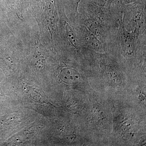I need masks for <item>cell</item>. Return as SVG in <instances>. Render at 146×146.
<instances>
[{
	"label": "cell",
	"mask_w": 146,
	"mask_h": 146,
	"mask_svg": "<svg viewBox=\"0 0 146 146\" xmlns=\"http://www.w3.org/2000/svg\"><path fill=\"white\" fill-rule=\"evenodd\" d=\"M65 30H66V34L69 41L72 43L74 47L76 48L77 47L76 39V35L74 31L68 25L66 26Z\"/></svg>",
	"instance_id": "obj_1"
},
{
	"label": "cell",
	"mask_w": 146,
	"mask_h": 146,
	"mask_svg": "<svg viewBox=\"0 0 146 146\" xmlns=\"http://www.w3.org/2000/svg\"><path fill=\"white\" fill-rule=\"evenodd\" d=\"M121 1H125L127 2H131L132 0H121Z\"/></svg>",
	"instance_id": "obj_2"
}]
</instances>
